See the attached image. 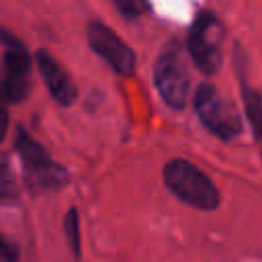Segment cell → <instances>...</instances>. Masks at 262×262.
<instances>
[{
	"label": "cell",
	"instance_id": "3957f363",
	"mask_svg": "<svg viewBox=\"0 0 262 262\" xmlns=\"http://www.w3.org/2000/svg\"><path fill=\"white\" fill-rule=\"evenodd\" d=\"M154 84L162 100L170 108H184L190 94V72L182 53V47L172 41L168 43L156 59Z\"/></svg>",
	"mask_w": 262,
	"mask_h": 262
},
{
	"label": "cell",
	"instance_id": "5bb4252c",
	"mask_svg": "<svg viewBox=\"0 0 262 262\" xmlns=\"http://www.w3.org/2000/svg\"><path fill=\"white\" fill-rule=\"evenodd\" d=\"M6 106H4V100L0 98V139L4 137V131H6Z\"/></svg>",
	"mask_w": 262,
	"mask_h": 262
},
{
	"label": "cell",
	"instance_id": "30bf717a",
	"mask_svg": "<svg viewBox=\"0 0 262 262\" xmlns=\"http://www.w3.org/2000/svg\"><path fill=\"white\" fill-rule=\"evenodd\" d=\"M115 8H117L125 18L135 20V18L143 16L145 12H149V10H151V4H149V2H143V0H117V2H115Z\"/></svg>",
	"mask_w": 262,
	"mask_h": 262
},
{
	"label": "cell",
	"instance_id": "8fae6325",
	"mask_svg": "<svg viewBox=\"0 0 262 262\" xmlns=\"http://www.w3.org/2000/svg\"><path fill=\"white\" fill-rule=\"evenodd\" d=\"M66 235L70 242V248L76 256H80V227H78V213L76 209H70L66 217Z\"/></svg>",
	"mask_w": 262,
	"mask_h": 262
},
{
	"label": "cell",
	"instance_id": "9c48e42d",
	"mask_svg": "<svg viewBox=\"0 0 262 262\" xmlns=\"http://www.w3.org/2000/svg\"><path fill=\"white\" fill-rule=\"evenodd\" d=\"M242 96H244L248 119H250V123L256 131V137L262 139V98H260L258 92L250 90L246 84H242Z\"/></svg>",
	"mask_w": 262,
	"mask_h": 262
},
{
	"label": "cell",
	"instance_id": "277c9868",
	"mask_svg": "<svg viewBox=\"0 0 262 262\" xmlns=\"http://www.w3.org/2000/svg\"><path fill=\"white\" fill-rule=\"evenodd\" d=\"M194 111L196 117L201 121V125L215 137L229 141L233 137H237L244 129L242 119L237 115V111L233 108V104H229L219 90L209 84L203 82L196 86L194 90Z\"/></svg>",
	"mask_w": 262,
	"mask_h": 262
},
{
	"label": "cell",
	"instance_id": "8992f818",
	"mask_svg": "<svg viewBox=\"0 0 262 262\" xmlns=\"http://www.w3.org/2000/svg\"><path fill=\"white\" fill-rule=\"evenodd\" d=\"M29 70L31 59L27 55V49L14 41L8 45L4 57H2V70H0V98L18 102L29 92Z\"/></svg>",
	"mask_w": 262,
	"mask_h": 262
},
{
	"label": "cell",
	"instance_id": "ba28073f",
	"mask_svg": "<svg viewBox=\"0 0 262 262\" xmlns=\"http://www.w3.org/2000/svg\"><path fill=\"white\" fill-rule=\"evenodd\" d=\"M37 66L53 98L59 104H72L76 100V86L72 84L68 72L57 63V59L45 49H41L37 53Z\"/></svg>",
	"mask_w": 262,
	"mask_h": 262
},
{
	"label": "cell",
	"instance_id": "7a4b0ae2",
	"mask_svg": "<svg viewBox=\"0 0 262 262\" xmlns=\"http://www.w3.org/2000/svg\"><path fill=\"white\" fill-rule=\"evenodd\" d=\"M223 39L225 29L219 16L211 10H201L186 35L188 55L201 74L213 76L219 72L223 63Z\"/></svg>",
	"mask_w": 262,
	"mask_h": 262
},
{
	"label": "cell",
	"instance_id": "52a82bcc",
	"mask_svg": "<svg viewBox=\"0 0 262 262\" xmlns=\"http://www.w3.org/2000/svg\"><path fill=\"white\" fill-rule=\"evenodd\" d=\"M16 147H18L23 164L33 182L47 186V188H57V186L66 184V178H68L66 170L61 166H57L55 162H51V158L39 143H35L31 137L20 133L16 139Z\"/></svg>",
	"mask_w": 262,
	"mask_h": 262
},
{
	"label": "cell",
	"instance_id": "6da1fadb",
	"mask_svg": "<svg viewBox=\"0 0 262 262\" xmlns=\"http://www.w3.org/2000/svg\"><path fill=\"white\" fill-rule=\"evenodd\" d=\"M162 178L166 188L188 207H194L199 211H215L221 203L219 190L213 180L184 158H174L166 162Z\"/></svg>",
	"mask_w": 262,
	"mask_h": 262
},
{
	"label": "cell",
	"instance_id": "4fadbf2b",
	"mask_svg": "<svg viewBox=\"0 0 262 262\" xmlns=\"http://www.w3.org/2000/svg\"><path fill=\"white\" fill-rule=\"evenodd\" d=\"M18 256V250L0 233V262H14Z\"/></svg>",
	"mask_w": 262,
	"mask_h": 262
},
{
	"label": "cell",
	"instance_id": "7c38bea8",
	"mask_svg": "<svg viewBox=\"0 0 262 262\" xmlns=\"http://www.w3.org/2000/svg\"><path fill=\"white\" fill-rule=\"evenodd\" d=\"M12 190H14V184H12L10 168H8V164H6V158L0 154V199L10 196Z\"/></svg>",
	"mask_w": 262,
	"mask_h": 262
},
{
	"label": "cell",
	"instance_id": "5b68a950",
	"mask_svg": "<svg viewBox=\"0 0 262 262\" xmlns=\"http://www.w3.org/2000/svg\"><path fill=\"white\" fill-rule=\"evenodd\" d=\"M88 43L96 55H100L119 76H133L137 68V57L133 49L106 25L92 20L88 25Z\"/></svg>",
	"mask_w": 262,
	"mask_h": 262
}]
</instances>
